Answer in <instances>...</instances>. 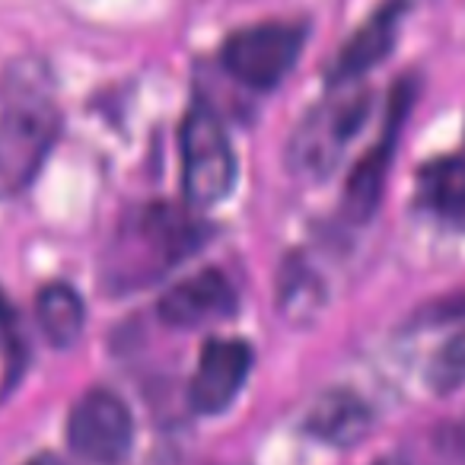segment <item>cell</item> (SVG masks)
I'll use <instances>...</instances> for the list:
<instances>
[{"label": "cell", "mask_w": 465, "mask_h": 465, "mask_svg": "<svg viewBox=\"0 0 465 465\" xmlns=\"http://www.w3.org/2000/svg\"><path fill=\"white\" fill-rule=\"evenodd\" d=\"M405 10H408L405 0H386L376 14H370V20L361 23L357 33L351 35L341 45V52H338L335 64H331V71H329L331 84H351V80L373 71V67L392 52Z\"/></svg>", "instance_id": "10"}, {"label": "cell", "mask_w": 465, "mask_h": 465, "mask_svg": "<svg viewBox=\"0 0 465 465\" xmlns=\"http://www.w3.org/2000/svg\"><path fill=\"white\" fill-rule=\"evenodd\" d=\"M201 223L188 211L169 204L143 207L118 236V252L112 259V265L118 268L115 278H156L201 246Z\"/></svg>", "instance_id": "1"}, {"label": "cell", "mask_w": 465, "mask_h": 465, "mask_svg": "<svg viewBox=\"0 0 465 465\" xmlns=\"http://www.w3.org/2000/svg\"><path fill=\"white\" fill-rule=\"evenodd\" d=\"M26 465H64L61 459H54V456H35L33 462H26Z\"/></svg>", "instance_id": "17"}, {"label": "cell", "mask_w": 465, "mask_h": 465, "mask_svg": "<svg viewBox=\"0 0 465 465\" xmlns=\"http://www.w3.org/2000/svg\"><path fill=\"white\" fill-rule=\"evenodd\" d=\"M452 316H465V293L462 297H452L446 303H440V310L433 312V319H452Z\"/></svg>", "instance_id": "16"}, {"label": "cell", "mask_w": 465, "mask_h": 465, "mask_svg": "<svg viewBox=\"0 0 465 465\" xmlns=\"http://www.w3.org/2000/svg\"><path fill=\"white\" fill-rule=\"evenodd\" d=\"M427 380L437 392H456L465 386V331L452 335L443 348L433 354Z\"/></svg>", "instance_id": "14"}, {"label": "cell", "mask_w": 465, "mask_h": 465, "mask_svg": "<svg viewBox=\"0 0 465 465\" xmlns=\"http://www.w3.org/2000/svg\"><path fill=\"white\" fill-rule=\"evenodd\" d=\"M306 45L303 23H255L232 33L220 48V64L252 90H274L293 71Z\"/></svg>", "instance_id": "4"}, {"label": "cell", "mask_w": 465, "mask_h": 465, "mask_svg": "<svg viewBox=\"0 0 465 465\" xmlns=\"http://www.w3.org/2000/svg\"><path fill=\"white\" fill-rule=\"evenodd\" d=\"M411 96H414L411 84L401 80V84L392 90V99H389L386 124H382L380 141L367 150V156H363V160L354 166V173H351L348 188H344V211H348L354 220L373 217L376 204H380L382 188H386L389 166H392L395 143H399V134H401V124H405L408 109H411Z\"/></svg>", "instance_id": "7"}, {"label": "cell", "mask_w": 465, "mask_h": 465, "mask_svg": "<svg viewBox=\"0 0 465 465\" xmlns=\"http://www.w3.org/2000/svg\"><path fill=\"white\" fill-rule=\"evenodd\" d=\"M373 427L370 405L351 389H331L316 399L306 414V433L331 446H354Z\"/></svg>", "instance_id": "11"}, {"label": "cell", "mask_w": 465, "mask_h": 465, "mask_svg": "<svg viewBox=\"0 0 465 465\" xmlns=\"http://www.w3.org/2000/svg\"><path fill=\"white\" fill-rule=\"evenodd\" d=\"M418 198L440 220L465 230V156H440L418 173Z\"/></svg>", "instance_id": "12"}, {"label": "cell", "mask_w": 465, "mask_h": 465, "mask_svg": "<svg viewBox=\"0 0 465 465\" xmlns=\"http://www.w3.org/2000/svg\"><path fill=\"white\" fill-rule=\"evenodd\" d=\"M67 443L90 465H122L134 446V418L109 389H90L67 414Z\"/></svg>", "instance_id": "5"}, {"label": "cell", "mask_w": 465, "mask_h": 465, "mask_svg": "<svg viewBox=\"0 0 465 465\" xmlns=\"http://www.w3.org/2000/svg\"><path fill=\"white\" fill-rule=\"evenodd\" d=\"M58 137V109L33 86H16L0 112V198H14L45 163Z\"/></svg>", "instance_id": "2"}, {"label": "cell", "mask_w": 465, "mask_h": 465, "mask_svg": "<svg viewBox=\"0 0 465 465\" xmlns=\"http://www.w3.org/2000/svg\"><path fill=\"white\" fill-rule=\"evenodd\" d=\"M370 99L367 96H344L322 103L303 124L297 128L291 143V160L300 173L322 175L331 173L338 156L351 143V137L361 131L367 118Z\"/></svg>", "instance_id": "6"}, {"label": "cell", "mask_w": 465, "mask_h": 465, "mask_svg": "<svg viewBox=\"0 0 465 465\" xmlns=\"http://www.w3.org/2000/svg\"><path fill=\"white\" fill-rule=\"evenodd\" d=\"M35 319H39V329L54 348H71L80 338L86 322L84 300L74 287L67 284H48L35 297Z\"/></svg>", "instance_id": "13"}, {"label": "cell", "mask_w": 465, "mask_h": 465, "mask_svg": "<svg viewBox=\"0 0 465 465\" xmlns=\"http://www.w3.org/2000/svg\"><path fill=\"white\" fill-rule=\"evenodd\" d=\"M376 465H405V462H401V459H380Z\"/></svg>", "instance_id": "18"}, {"label": "cell", "mask_w": 465, "mask_h": 465, "mask_svg": "<svg viewBox=\"0 0 465 465\" xmlns=\"http://www.w3.org/2000/svg\"><path fill=\"white\" fill-rule=\"evenodd\" d=\"M232 312H236V291L217 268H204L173 284L156 303V316L173 329H201L223 322Z\"/></svg>", "instance_id": "9"}, {"label": "cell", "mask_w": 465, "mask_h": 465, "mask_svg": "<svg viewBox=\"0 0 465 465\" xmlns=\"http://www.w3.org/2000/svg\"><path fill=\"white\" fill-rule=\"evenodd\" d=\"M252 370V348L236 338H211L201 348L188 401L198 414H220L232 405Z\"/></svg>", "instance_id": "8"}, {"label": "cell", "mask_w": 465, "mask_h": 465, "mask_svg": "<svg viewBox=\"0 0 465 465\" xmlns=\"http://www.w3.org/2000/svg\"><path fill=\"white\" fill-rule=\"evenodd\" d=\"M0 354L14 361L20 354V335H16V312L7 293L0 291Z\"/></svg>", "instance_id": "15"}, {"label": "cell", "mask_w": 465, "mask_h": 465, "mask_svg": "<svg viewBox=\"0 0 465 465\" xmlns=\"http://www.w3.org/2000/svg\"><path fill=\"white\" fill-rule=\"evenodd\" d=\"M182 188L188 207L207 211L232 192L236 153L226 128L207 105H194L182 122Z\"/></svg>", "instance_id": "3"}]
</instances>
